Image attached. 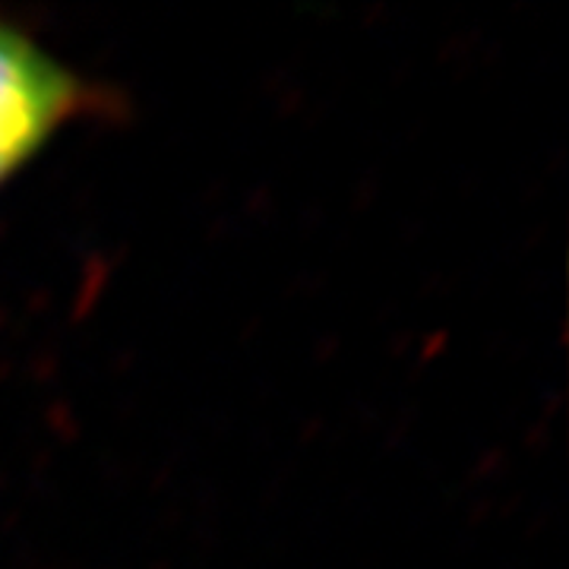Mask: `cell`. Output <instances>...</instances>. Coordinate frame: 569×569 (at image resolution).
Listing matches in <instances>:
<instances>
[{
    "instance_id": "cell-1",
    "label": "cell",
    "mask_w": 569,
    "mask_h": 569,
    "mask_svg": "<svg viewBox=\"0 0 569 569\" xmlns=\"http://www.w3.org/2000/svg\"><path fill=\"white\" fill-rule=\"evenodd\" d=\"M111 108V92L0 17V187L39 159L67 127Z\"/></svg>"
}]
</instances>
